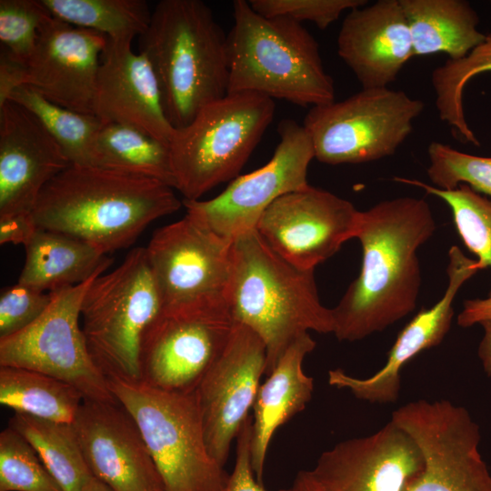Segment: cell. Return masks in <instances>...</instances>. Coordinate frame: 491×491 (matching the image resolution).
Returning a JSON list of instances; mask_svg holds the SVG:
<instances>
[{"label": "cell", "mask_w": 491, "mask_h": 491, "mask_svg": "<svg viewBox=\"0 0 491 491\" xmlns=\"http://www.w3.org/2000/svg\"><path fill=\"white\" fill-rule=\"evenodd\" d=\"M24 85V65L13 61L5 54L0 55V105L10 94Z\"/></svg>", "instance_id": "obj_41"}, {"label": "cell", "mask_w": 491, "mask_h": 491, "mask_svg": "<svg viewBox=\"0 0 491 491\" xmlns=\"http://www.w3.org/2000/svg\"><path fill=\"white\" fill-rule=\"evenodd\" d=\"M132 43L107 38L101 55L92 114L104 124L137 128L169 146L175 128L168 121L155 72Z\"/></svg>", "instance_id": "obj_22"}, {"label": "cell", "mask_w": 491, "mask_h": 491, "mask_svg": "<svg viewBox=\"0 0 491 491\" xmlns=\"http://www.w3.org/2000/svg\"><path fill=\"white\" fill-rule=\"evenodd\" d=\"M479 325L483 327L484 335L478 346L477 355L485 373L491 377V319L485 320Z\"/></svg>", "instance_id": "obj_43"}, {"label": "cell", "mask_w": 491, "mask_h": 491, "mask_svg": "<svg viewBox=\"0 0 491 491\" xmlns=\"http://www.w3.org/2000/svg\"><path fill=\"white\" fill-rule=\"evenodd\" d=\"M488 319H491V296L464 301L457 324L461 327H470Z\"/></svg>", "instance_id": "obj_42"}, {"label": "cell", "mask_w": 491, "mask_h": 491, "mask_svg": "<svg viewBox=\"0 0 491 491\" xmlns=\"http://www.w3.org/2000/svg\"><path fill=\"white\" fill-rule=\"evenodd\" d=\"M251 7L266 17H286L300 24L314 23L326 29L342 13L367 4L366 0H249Z\"/></svg>", "instance_id": "obj_37"}, {"label": "cell", "mask_w": 491, "mask_h": 491, "mask_svg": "<svg viewBox=\"0 0 491 491\" xmlns=\"http://www.w3.org/2000/svg\"><path fill=\"white\" fill-rule=\"evenodd\" d=\"M480 270L476 260L466 256L456 246L448 251L447 286L443 296L424 309L398 334L386 363L369 377L359 378L336 368L328 372L330 386L347 389L355 397L370 403L396 402L401 390V371L416 355L436 346L451 328L454 300L461 286Z\"/></svg>", "instance_id": "obj_21"}, {"label": "cell", "mask_w": 491, "mask_h": 491, "mask_svg": "<svg viewBox=\"0 0 491 491\" xmlns=\"http://www.w3.org/2000/svg\"><path fill=\"white\" fill-rule=\"evenodd\" d=\"M252 416L243 425L236 437L235 462L223 491H268L256 477L251 462ZM278 491H293L292 487Z\"/></svg>", "instance_id": "obj_39"}, {"label": "cell", "mask_w": 491, "mask_h": 491, "mask_svg": "<svg viewBox=\"0 0 491 491\" xmlns=\"http://www.w3.org/2000/svg\"><path fill=\"white\" fill-rule=\"evenodd\" d=\"M273 99L256 93L227 94L175 129L169 143L175 189L198 200L235 179L275 115Z\"/></svg>", "instance_id": "obj_7"}, {"label": "cell", "mask_w": 491, "mask_h": 491, "mask_svg": "<svg viewBox=\"0 0 491 491\" xmlns=\"http://www.w3.org/2000/svg\"><path fill=\"white\" fill-rule=\"evenodd\" d=\"M50 15L41 0H0L1 52L25 65L35 48L40 26Z\"/></svg>", "instance_id": "obj_36"}, {"label": "cell", "mask_w": 491, "mask_h": 491, "mask_svg": "<svg viewBox=\"0 0 491 491\" xmlns=\"http://www.w3.org/2000/svg\"><path fill=\"white\" fill-rule=\"evenodd\" d=\"M266 365L262 339L235 322L225 349L195 391L208 451L223 467L250 416Z\"/></svg>", "instance_id": "obj_16"}, {"label": "cell", "mask_w": 491, "mask_h": 491, "mask_svg": "<svg viewBox=\"0 0 491 491\" xmlns=\"http://www.w3.org/2000/svg\"><path fill=\"white\" fill-rule=\"evenodd\" d=\"M7 100L33 113L58 143L72 165L97 166L94 140L104 124L97 116L60 106L28 85L16 87Z\"/></svg>", "instance_id": "obj_31"}, {"label": "cell", "mask_w": 491, "mask_h": 491, "mask_svg": "<svg viewBox=\"0 0 491 491\" xmlns=\"http://www.w3.org/2000/svg\"><path fill=\"white\" fill-rule=\"evenodd\" d=\"M316 342L308 334L296 339L260 385L253 406L251 462L256 477H262L270 441L277 428L303 411L314 391L313 377L306 375L303 361Z\"/></svg>", "instance_id": "obj_24"}, {"label": "cell", "mask_w": 491, "mask_h": 491, "mask_svg": "<svg viewBox=\"0 0 491 491\" xmlns=\"http://www.w3.org/2000/svg\"><path fill=\"white\" fill-rule=\"evenodd\" d=\"M95 277L52 292L50 305L36 321L0 339V366L26 368L58 378L75 386L85 400L118 402L89 354L79 323L84 296Z\"/></svg>", "instance_id": "obj_12"}, {"label": "cell", "mask_w": 491, "mask_h": 491, "mask_svg": "<svg viewBox=\"0 0 491 491\" xmlns=\"http://www.w3.org/2000/svg\"><path fill=\"white\" fill-rule=\"evenodd\" d=\"M94 152L97 166L156 179L175 189L169 146L137 128L103 124Z\"/></svg>", "instance_id": "obj_28"}, {"label": "cell", "mask_w": 491, "mask_h": 491, "mask_svg": "<svg viewBox=\"0 0 491 491\" xmlns=\"http://www.w3.org/2000/svg\"><path fill=\"white\" fill-rule=\"evenodd\" d=\"M164 310L145 247H135L113 271L96 276L81 306L89 354L107 379L140 382L144 336Z\"/></svg>", "instance_id": "obj_6"}, {"label": "cell", "mask_w": 491, "mask_h": 491, "mask_svg": "<svg viewBox=\"0 0 491 491\" xmlns=\"http://www.w3.org/2000/svg\"><path fill=\"white\" fill-rule=\"evenodd\" d=\"M491 72V32L466 57L447 59L431 75L438 115L466 143L478 146L479 140L465 115L463 95L467 83L477 75Z\"/></svg>", "instance_id": "obj_32"}, {"label": "cell", "mask_w": 491, "mask_h": 491, "mask_svg": "<svg viewBox=\"0 0 491 491\" xmlns=\"http://www.w3.org/2000/svg\"><path fill=\"white\" fill-rule=\"evenodd\" d=\"M427 155L426 174L433 186L451 190L466 185L491 197V157L464 153L438 141L430 143Z\"/></svg>", "instance_id": "obj_35"}, {"label": "cell", "mask_w": 491, "mask_h": 491, "mask_svg": "<svg viewBox=\"0 0 491 491\" xmlns=\"http://www.w3.org/2000/svg\"><path fill=\"white\" fill-rule=\"evenodd\" d=\"M0 491H64L33 446L10 426L0 433Z\"/></svg>", "instance_id": "obj_34"}, {"label": "cell", "mask_w": 491, "mask_h": 491, "mask_svg": "<svg viewBox=\"0 0 491 491\" xmlns=\"http://www.w3.org/2000/svg\"><path fill=\"white\" fill-rule=\"evenodd\" d=\"M359 215L350 201L309 185L276 199L256 230L286 261L314 270L356 238Z\"/></svg>", "instance_id": "obj_15"}, {"label": "cell", "mask_w": 491, "mask_h": 491, "mask_svg": "<svg viewBox=\"0 0 491 491\" xmlns=\"http://www.w3.org/2000/svg\"><path fill=\"white\" fill-rule=\"evenodd\" d=\"M436 228L422 198L386 199L360 211V273L332 308L339 341L362 340L416 309L422 282L417 250Z\"/></svg>", "instance_id": "obj_1"}, {"label": "cell", "mask_w": 491, "mask_h": 491, "mask_svg": "<svg viewBox=\"0 0 491 491\" xmlns=\"http://www.w3.org/2000/svg\"><path fill=\"white\" fill-rule=\"evenodd\" d=\"M73 426L93 476L114 491H165L135 421L121 404L84 399Z\"/></svg>", "instance_id": "obj_18"}, {"label": "cell", "mask_w": 491, "mask_h": 491, "mask_svg": "<svg viewBox=\"0 0 491 491\" xmlns=\"http://www.w3.org/2000/svg\"><path fill=\"white\" fill-rule=\"evenodd\" d=\"M235 324L225 298L163 310L142 341L140 382L170 393L195 392Z\"/></svg>", "instance_id": "obj_10"}, {"label": "cell", "mask_w": 491, "mask_h": 491, "mask_svg": "<svg viewBox=\"0 0 491 491\" xmlns=\"http://www.w3.org/2000/svg\"><path fill=\"white\" fill-rule=\"evenodd\" d=\"M25 250V260L18 283L48 293L100 276L114 261L84 240L40 227Z\"/></svg>", "instance_id": "obj_25"}, {"label": "cell", "mask_w": 491, "mask_h": 491, "mask_svg": "<svg viewBox=\"0 0 491 491\" xmlns=\"http://www.w3.org/2000/svg\"><path fill=\"white\" fill-rule=\"evenodd\" d=\"M277 131L279 143L265 165L236 176L212 199L184 200L185 214L235 241L256 230L264 212L276 199L308 186L307 170L315 154L306 129L292 119H284Z\"/></svg>", "instance_id": "obj_13"}, {"label": "cell", "mask_w": 491, "mask_h": 491, "mask_svg": "<svg viewBox=\"0 0 491 491\" xmlns=\"http://www.w3.org/2000/svg\"><path fill=\"white\" fill-rule=\"evenodd\" d=\"M8 426L28 441L64 491H80L93 476L73 423L15 413Z\"/></svg>", "instance_id": "obj_29"}, {"label": "cell", "mask_w": 491, "mask_h": 491, "mask_svg": "<svg viewBox=\"0 0 491 491\" xmlns=\"http://www.w3.org/2000/svg\"><path fill=\"white\" fill-rule=\"evenodd\" d=\"M226 300L234 320L264 342L266 376L300 336L310 331L334 332L332 308L320 301L314 270L286 261L256 230L233 243Z\"/></svg>", "instance_id": "obj_3"}, {"label": "cell", "mask_w": 491, "mask_h": 491, "mask_svg": "<svg viewBox=\"0 0 491 491\" xmlns=\"http://www.w3.org/2000/svg\"><path fill=\"white\" fill-rule=\"evenodd\" d=\"M83 395L72 385L37 371L0 366V403L15 413L73 423Z\"/></svg>", "instance_id": "obj_27"}, {"label": "cell", "mask_w": 491, "mask_h": 491, "mask_svg": "<svg viewBox=\"0 0 491 491\" xmlns=\"http://www.w3.org/2000/svg\"><path fill=\"white\" fill-rule=\"evenodd\" d=\"M408 23L414 56L444 53L466 57L481 44L479 16L465 0H399Z\"/></svg>", "instance_id": "obj_26"}, {"label": "cell", "mask_w": 491, "mask_h": 491, "mask_svg": "<svg viewBox=\"0 0 491 491\" xmlns=\"http://www.w3.org/2000/svg\"><path fill=\"white\" fill-rule=\"evenodd\" d=\"M55 17L115 42L132 43L148 28L152 12L144 0H41Z\"/></svg>", "instance_id": "obj_30"}, {"label": "cell", "mask_w": 491, "mask_h": 491, "mask_svg": "<svg viewBox=\"0 0 491 491\" xmlns=\"http://www.w3.org/2000/svg\"><path fill=\"white\" fill-rule=\"evenodd\" d=\"M293 491H316L310 478L307 475V471H300L292 486Z\"/></svg>", "instance_id": "obj_44"}, {"label": "cell", "mask_w": 491, "mask_h": 491, "mask_svg": "<svg viewBox=\"0 0 491 491\" xmlns=\"http://www.w3.org/2000/svg\"><path fill=\"white\" fill-rule=\"evenodd\" d=\"M37 226L32 214L0 215V244L23 245L31 240Z\"/></svg>", "instance_id": "obj_40"}, {"label": "cell", "mask_w": 491, "mask_h": 491, "mask_svg": "<svg viewBox=\"0 0 491 491\" xmlns=\"http://www.w3.org/2000/svg\"><path fill=\"white\" fill-rule=\"evenodd\" d=\"M393 179L422 188L446 203L461 240L467 249L476 256L480 269L491 268V198L482 195L466 185L443 190L417 179L398 176ZM488 296H491V289Z\"/></svg>", "instance_id": "obj_33"}, {"label": "cell", "mask_w": 491, "mask_h": 491, "mask_svg": "<svg viewBox=\"0 0 491 491\" xmlns=\"http://www.w3.org/2000/svg\"><path fill=\"white\" fill-rule=\"evenodd\" d=\"M233 15L227 94L256 93L311 107L335 101L319 45L302 24L264 16L246 0L233 2Z\"/></svg>", "instance_id": "obj_5"}, {"label": "cell", "mask_w": 491, "mask_h": 491, "mask_svg": "<svg viewBox=\"0 0 491 491\" xmlns=\"http://www.w3.org/2000/svg\"><path fill=\"white\" fill-rule=\"evenodd\" d=\"M70 165L33 113L11 100L0 105V215L32 214L45 185Z\"/></svg>", "instance_id": "obj_20"}, {"label": "cell", "mask_w": 491, "mask_h": 491, "mask_svg": "<svg viewBox=\"0 0 491 491\" xmlns=\"http://www.w3.org/2000/svg\"><path fill=\"white\" fill-rule=\"evenodd\" d=\"M53 293L17 284L6 286L0 294V339L28 327L46 310Z\"/></svg>", "instance_id": "obj_38"}, {"label": "cell", "mask_w": 491, "mask_h": 491, "mask_svg": "<svg viewBox=\"0 0 491 491\" xmlns=\"http://www.w3.org/2000/svg\"><path fill=\"white\" fill-rule=\"evenodd\" d=\"M424 109L422 100L402 90L362 88L342 101L310 107L302 125L319 162L362 164L394 155Z\"/></svg>", "instance_id": "obj_9"}, {"label": "cell", "mask_w": 491, "mask_h": 491, "mask_svg": "<svg viewBox=\"0 0 491 491\" xmlns=\"http://www.w3.org/2000/svg\"><path fill=\"white\" fill-rule=\"evenodd\" d=\"M138 52L155 72L165 115L175 129L227 95V35L203 1H160L138 37Z\"/></svg>", "instance_id": "obj_4"}, {"label": "cell", "mask_w": 491, "mask_h": 491, "mask_svg": "<svg viewBox=\"0 0 491 491\" xmlns=\"http://www.w3.org/2000/svg\"><path fill=\"white\" fill-rule=\"evenodd\" d=\"M107 37L65 23L52 14L40 26L24 65V85L65 108L92 114L101 55Z\"/></svg>", "instance_id": "obj_19"}, {"label": "cell", "mask_w": 491, "mask_h": 491, "mask_svg": "<svg viewBox=\"0 0 491 491\" xmlns=\"http://www.w3.org/2000/svg\"><path fill=\"white\" fill-rule=\"evenodd\" d=\"M108 382L135 421L165 491H223L229 475L208 451L195 392L170 393L120 379Z\"/></svg>", "instance_id": "obj_8"}, {"label": "cell", "mask_w": 491, "mask_h": 491, "mask_svg": "<svg viewBox=\"0 0 491 491\" xmlns=\"http://www.w3.org/2000/svg\"><path fill=\"white\" fill-rule=\"evenodd\" d=\"M337 54L362 88L388 87L414 56L407 20L399 0H379L348 11Z\"/></svg>", "instance_id": "obj_23"}, {"label": "cell", "mask_w": 491, "mask_h": 491, "mask_svg": "<svg viewBox=\"0 0 491 491\" xmlns=\"http://www.w3.org/2000/svg\"><path fill=\"white\" fill-rule=\"evenodd\" d=\"M423 466L416 442L390 420L323 452L307 475L316 491H403Z\"/></svg>", "instance_id": "obj_17"}, {"label": "cell", "mask_w": 491, "mask_h": 491, "mask_svg": "<svg viewBox=\"0 0 491 491\" xmlns=\"http://www.w3.org/2000/svg\"><path fill=\"white\" fill-rule=\"evenodd\" d=\"M424 456L423 468L403 491H491L480 452V428L469 412L446 399H418L392 413Z\"/></svg>", "instance_id": "obj_11"}, {"label": "cell", "mask_w": 491, "mask_h": 491, "mask_svg": "<svg viewBox=\"0 0 491 491\" xmlns=\"http://www.w3.org/2000/svg\"><path fill=\"white\" fill-rule=\"evenodd\" d=\"M182 205L159 180L71 164L43 188L32 216L37 227L73 235L107 255L129 247L151 223Z\"/></svg>", "instance_id": "obj_2"}, {"label": "cell", "mask_w": 491, "mask_h": 491, "mask_svg": "<svg viewBox=\"0 0 491 491\" xmlns=\"http://www.w3.org/2000/svg\"><path fill=\"white\" fill-rule=\"evenodd\" d=\"M233 243L186 214L158 228L145 249L164 310L226 299Z\"/></svg>", "instance_id": "obj_14"}, {"label": "cell", "mask_w": 491, "mask_h": 491, "mask_svg": "<svg viewBox=\"0 0 491 491\" xmlns=\"http://www.w3.org/2000/svg\"><path fill=\"white\" fill-rule=\"evenodd\" d=\"M80 491H114L111 487L105 485L101 480L95 476H91L83 486Z\"/></svg>", "instance_id": "obj_45"}]
</instances>
